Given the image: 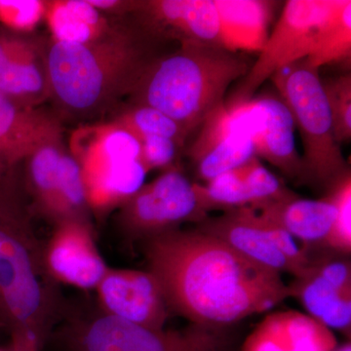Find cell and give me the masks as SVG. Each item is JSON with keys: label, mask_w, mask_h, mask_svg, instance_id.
<instances>
[{"label": "cell", "mask_w": 351, "mask_h": 351, "mask_svg": "<svg viewBox=\"0 0 351 351\" xmlns=\"http://www.w3.org/2000/svg\"><path fill=\"white\" fill-rule=\"evenodd\" d=\"M182 147L172 138L149 137L141 140L140 161L147 172L167 171L176 167V160Z\"/></svg>", "instance_id": "cell-30"}, {"label": "cell", "mask_w": 351, "mask_h": 351, "mask_svg": "<svg viewBox=\"0 0 351 351\" xmlns=\"http://www.w3.org/2000/svg\"><path fill=\"white\" fill-rule=\"evenodd\" d=\"M256 211L301 241L306 254L327 248L336 218L334 201L327 195L321 199H307L295 195Z\"/></svg>", "instance_id": "cell-19"}, {"label": "cell", "mask_w": 351, "mask_h": 351, "mask_svg": "<svg viewBox=\"0 0 351 351\" xmlns=\"http://www.w3.org/2000/svg\"><path fill=\"white\" fill-rule=\"evenodd\" d=\"M336 0H289L258 59L235 93L233 101L253 98L262 84L279 69L308 55L314 32Z\"/></svg>", "instance_id": "cell-8"}, {"label": "cell", "mask_w": 351, "mask_h": 351, "mask_svg": "<svg viewBox=\"0 0 351 351\" xmlns=\"http://www.w3.org/2000/svg\"><path fill=\"white\" fill-rule=\"evenodd\" d=\"M209 214L197 184L175 167L145 184L117 209L115 221L126 241L143 243L184 223L198 225Z\"/></svg>", "instance_id": "cell-7"}, {"label": "cell", "mask_w": 351, "mask_h": 351, "mask_svg": "<svg viewBox=\"0 0 351 351\" xmlns=\"http://www.w3.org/2000/svg\"><path fill=\"white\" fill-rule=\"evenodd\" d=\"M43 245V265L51 280L82 291H95L107 274L90 221H68L53 226Z\"/></svg>", "instance_id": "cell-11"}, {"label": "cell", "mask_w": 351, "mask_h": 351, "mask_svg": "<svg viewBox=\"0 0 351 351\" xmlns=\"http://www.w3.org/2000/svg\"><path fill=\"white\" fill-rule=\"evenodd\" d=\"M46 1L0 0V27L16 34H29L44 20Z\"/></svg>", "instance_id": "cell-29"}, {"label": "cell", "mask_w": 351, "mask_h": 351, "mask_svg": "<svg viewBox=\"0 0 351 351\" xmlns=\"http://www.w3.org/2000/svg\"><path fill=\"white\" fill-rule=\"evenodd\" d=\"M165 41L147 34L130 17L91 43L44 40L49 99L58 119L88 120L119 110ZM61 120V119H60Z\"/></svg>", "instance_id": "cell-3"}, {"label": "cell", "mask_w": 351, "mask_h": 351, "mask_svg": "<svg viewBox=\"0 0 351 351\" xmlns=\"http://www.w3.org/2000/svg\"><path fill=\"white\" fill-rule=\"evenodd\" d=\"M250 68L240 53L215 46L180 45L161 53L147 66L129 104L156 108L189 136L225 104L228 88Z\"/></svg>", "instance_id": "cell-4"}, {"label": "cell", "mask_w": 351, "mask_h": 351, "mask_svg": "<svg viewBox=\"0 0 351 351\" xmlns=\"http://www.w3.org/2000/svg\"><path fill=\"white\" fill-rule=\"evenodd\" d=\"M43 245L21 166L0 172V326L11 351H43L66 304L44 267Z\"/></svg>", "instance_id": "cell-2"}, {"label": "cell", "mask_w": 351, "mask_h": 351, "mask_svg": "<svg viewBox=\"0 0 351 351\" xmlns=\"http://www.w3.org/2000/svg\"><path fill=\"white\" fill-rule=\"evenodd\" d=\"M336 206V218L331 234L327 240V248L343 255L351 254V173L346 174L328 189Z\"/></svg>", "instance_id": "cell-28"}, {"label": "cell", "mask_w": 351, "mask_h": 351, "mask_svg": "<svg viewBox=\"0 0 351 351\" xmlns=\"http://www.w3.org/2000/svg\"><path fill=\"white\" fill-rule=\"evenodd\" d=\"M248 132L255 156L274 165L292 181L308 184L295 143V123L280 97L267 94L226 105Z\"/></svg>", "instance_id": "cell-10"}, {"label": "cell", "mask_w": 351, "mask_h": 351, "mask_svg": "<svg viewBox=\"0 0 351 351\" xmlns=\"http://www.w3.org/2000/svg\"><path fill=\"white\" fill-rule=\"evenodd\" d=\"M62 140L61 120L38 108H27L0 92V159L8 167L49 143Z\"/></svg>", "instance_id": "cell-17"}, {"label": "cell", "mask_w": 351, "mask_h": 351, "mask_svg": "<svg viewBox=\"0 0 351 351\" xmlns=\"http://www.w3.org/2000/svg\"><path fill=\"white\" fill-rule=\"evenodd\" d=\"M351 1L336 0L334 6L315 32L306 60L309 66H321L335 63H350Z\"/></svg>", "instance_id": "cell-24"}, {"label": "cell", "mask_w": 351, "mask_h": 351, "mask_svg": "<svg viewBox=\"0 0 351 351\" xmlns=\"http://www.w3.org/2000/svg\"><path fill=\"white\" fill-rule=\"evenodd\" d=\"M147 173L140 160H128L83 174L91 213L105 216L119 209L144 186Z\"/></svg>", "instance_id": "cell-23"}, {"label": "cell", "mask_w": 351, "mask_h": 351, "mask_svg": "<svg viewBox=\"0 0 351 351\" xmlns=\"http://www.w3.org/2000/svg\"><path fill=\"white\" fill-rule=\"evenodd\" d=\"M22 164L23 186L34 214L55 226L82 206L85 196L82 168L62 140L39 147Z\"/></svg>", "instance_id": "cell-9"}, {"label": "cell", "mask_w": 351, "mask_h": 351, "mask_svg": "<svg viewBox=\"0 0 351 351\" xmlns=\"http://www.w3.org/2000/svg\"><path fill=\"white\" fill-rule=\"evenodd\" d=\"M237 168L246 186L251 201L250 207L253 209H261L295 195L286 188L274 173L265 168L257 156L252 157Z\"/></svg>", "instance_id": "cell-26"}, {"label": "cell", "mask_w": 351, "mask_h": 351, "mask_svg": "<svg viewBox=\"0 0 351 351\" xmlns=\"http://www.w3.org/2000/svg\"><path fill=\"white\" fill-rule=\"evenodd\" d=\"M331 113L332 131L339 145L351 140V75L343 73L322 80Z\"/></svg>", "instance_id": "cell-27"}, {"label": "cell", "mask_w": 351, "mask_h": 351, "mask_svg": "<svg viewBox=\"0 0 351 351\" xmlns=\"http://www.w3.org/2000/svg\"><path fill=\"white\" fill-rule=\"evenodd\" d=\"M44 20L53 40L64 43H91L114 31L121 19L112 21L88 0L46 1Z\"/></svg>", "instance_id": "cell-22"}, {"label": "cell", "mask_w": 351, "mask_h": 351, "mask_svg": "<svg viewBox=\"0 0 351 351\" xmlns=\"http://www.w3.org/2000/svg\"><path fill=\"white\" fill-rule=\"evenodd\" d=\"M287 286L290 298L300 302L307 315L350 338L351 290L337 287L309 269Z\"/></svg>", "instance_id": "cell-21"}, {"label": "cell", "mask_w": 351, "mask_h": 351, "mask_svg": "<svg viewBox=\"0 0 351 351\" xmlns=\"http://www.w3.org/2000/svg\"><path fill=\"white\" fill-rule=\"evenodd\" d=\"M129 17L165 43L223 48L214 0H137Z\"/></svg>", "instance_id": "cell-12"}, {"label": "cell", "mask_w": 351, "mask_h": 351, "mask_svg": "<svg viewBox=\"0 0 351 351\" xmlns=\"http://www.w3.org/2000/svg\"><path fill=\"white\" fill-rule=\"evenodd\" d=\"M196 131L188 156L201 181H211L256 156L250 135L226 104L210 113Z\"/></svg>", "instance_id": "cell-14"}, {"label": "cell", "mask_w": 351, "mask_h": 351, "mask_svg": "<svg viewBox=\"0 0 351 351\" xmlns=\"http://www.w3.org/2000/svg\"><path fill=\"white\" fill-rule=\"evenodd\" d=\"M334 351H351V343L350 341H346V343H343L341 346H337V348H335Z\"/></svg>", "instance_id": "cell-31"}, {"label": "cell", "mask_w": 351, "mask_h": 351, "mask_svg": "<svg viewBox=\"0 0 351 351\" xmlns=\"http://www.w3.org/2000/svg\"><path fill=\"white\" fill-rule=\"evenodd\" d=\"M195 228L221 240L258 265L280 274L295 276L294 267L270 241L260 214L253 208L242 207L219 216L207 217Z\"/></svg>", "instance_id": "cell-16"}, {"label": "cell", "mask_w": 351, "mask_h": 351, "mask_svg": "<svg viewBox=\"0 0 351 351\" xmlns=\"http://www.w3.org/2000/svg\"><path fill=\"white\" fill-rule=\"evenodd\" d=\"M270 80L301 133L308 184L328 191L350 169L335 138L319 69L304 58L279 69Z\"/></svg>", "instance_id": "cell-6"}, {"label": "cell", "mask_w": 351, "mask_h": 351, "mask_svg": "<svg viewBox=\"0 0 351 351\" xmlns=\"http://www.w3.org/2000/svg\"><path fill=\"white\" fill-rule=\"evenodd\" d=\"M331 330L297 311L267 314L245 339L240 351H334Z\"/></svg>", "instance_id": "cell-18"}, {"label": "cell", "mask_w": 351, "mask_h": 351, "mask_svg": "<svg viewBox=\"0 0 351 351\" xmlns=\"http://www.w3.org/2000/svg\"><path fill=\"white\" fill-rule=\"evenodd\" d=\"M221 45L230 52L262 51L269 36L276 2L265 0H214Z\"/></svg>", "instance_id": "cell-20"}, {"label": "cell", "mask_w": 351, "mask_h": 351, "mask_svg": "<svg viewBox=\"0 0 351 351\" xmlns=\"http://www.w3.org/2000/svg\"><path fill=\"white\" fill-rule=\"evenodd\" d=\"M0 92L27 108L49 99L44 40L0 27Z\"/></svg>", "instance_id": "cell-15"}, {"label": "cell", "mask_w": 351, "mask_h": 351, "mask_svg": "<svg viewBox=\"0 0 351 351\" xmlns=\"http://www.w3.org/2000/svg\"><path fill=\"white\" fill-rule=\"evenodd\" d=\"M112 123L130 132L138 140L149 137H165L176 141L181 147L189 136L177 122L156 108L131 105L113 113Z\"/></svg>", "instance_id": "cell-25"}, {"label": "cell", "mask_w": 351, "mask_h": 351, "mask_svg": "<svg viewBox=\"0 0 351 351\" xmlns=\"http://www.w3.org/2000/svg\"><path fill=\"white\" fill-rule=\"evenodd\" d=\"M95 292L97 306L112 317L154 330L164 329L169 318L162 289L149 270L110 267Z\"/></svg>", "instance_id": "cell-13"}, {"label": "cell", "mask_w": 351, "mask_h": 351, "mask_svg": "<svg viewBox=\"0 0 351 351\" xmlns=\"http://www.w3.org/2000/svg\"><path fill=\"white\" fill-rule=\"evenodd\" d=\"M8 168L10 167H8V166H7L6 164L0 159V172H3V171L8 169Z\"/></svg>", "instance_id": "cell-32"}, {"label": "cell", "mask_w": 351, "mask_h": 351, "mask_svg": "<svg viewBox=\"0 0 351 351\" xmlns=\"http://www.w3.org/2000/svg\"><path fill=\"white\" fill-rule=\"evenodd\" d=\"M0 351H10V350H0Z\"/></svg>", "instance_id": "cell-33"}, {"label": "cell", "mask_w": 351, "mask_h": 351, "mask_svg": "<svg viewBox=\"0 0 351 351\" xmlns=\"http://www.w3.org/2000/svg\"><path fill=\"white\" fill-rule=\"evenodd\" d=\"M49 341L64 351H237L232 328L189 322L181 329H149L108 315L97 304L66 302Z\"/></svg>", "instance_id": "cell-5"}, {"label": "cell", "mask_w": 351, "mask_h": 351, "mask_svg": "<svg viewBox=\"0 0 351 351\" xmlns=\"http://www.w3.org/2000/svg\"><path fill=\"white\" fill-rule=\"evenodd\" d=\"M141 245L170 314L189 322L232 327L290 298L280 274L196 228L172 230Z\"/></svg>", "instance_id": "cell-1"}]
</instances>
